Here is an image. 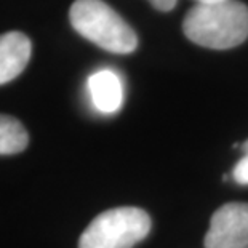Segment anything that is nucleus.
I'll use <instances>...</instances> for the list:
<instances>
[{"label":"nucleus","mask_w":248,"mask_h":248,"mask_svg":"<svg viewBox=\"0 0 248 248\" xmlns=\"http://www.w3.org/2000/svg\"><path fill=\"white\" fill-rule=\"evenodd\" d=\"M183 31L189 40L205 48H234L248 37V8L239 0L197 3L184 18Z\"/></svg>","instance_id":"1"},{"label":"nucleus","mask_w":248,"mask_h":248,"mask_svg":"<svg viewBox=\"0 0 248 248\" xmlns=\"http://www.w3.org/2000/svg\"><path fill=\"white\" fill-rule=\"evenodd\" d=\"M72 28L87 40L115 55L133 53L138 37L131 26L103 0H76L69 10Z\"/></svg>","instance_id":"2"},{"label":"nucleus","mask_w":248,"mask_h":248,"mask_svg":"<svg viewBox=\"0 0 248 248\" xmlns=\"http://www.w3.org/2000/svg\"><path fill=\"white\" fill-rule=\"evenodd\" d=\"M151 231V218L136 207L110 208L98 215L78 240V248H133Z\"/></svg>","instance_id":"3"},{"label":"nucleus","mask_w":248,"mask_h":248,"mask_svg":"<svg viewBox=\"0 0 248 248\" xmlns=\"http://www.w3.org/2000/svg\"><path fill=\"white\" fill-rule=\"evenodd\" d=\"M205 248H248V203H226L216 210Z\"/></svg>","instance_id":"4"},{"label":"nucleus","mask_w":248,"mask_h":248,"mask_svg":"<svg viewBox=\"0 0 248 248\" xmlns=\"http://www.w3.org/2000/svg\"><path fill=\"white\" fill-rule=\"evenodd\" d=\"M32 53L29 37L10 31L0 35V85L16 78L28 66Z\"/></svg>","instance_id":"5"},{"label":"nucleus","mask_w":248,"mask_h":248,"mask_svg":"<svg viewBox=\"0 0 248 248\" xmlns=\"http://www.w3.org/2000/svg\"><path fill=\"white\" fill-rule=\"evenodd\" d=\"M90 96L99 112L114 114L122 108L124 87L120 77L114 71L103 69L94 72L88 80Z\"/></svg>","instance_id":"6"},{"label":"nucleus","mask_w":248,"mask_h":248,"mask_svg":"<svg viewBox=\"0 0 248 248\" xmlns=\"http://www.w3.org/2000/svg\"><path fill=\"white\" fill-rule=\"evenodd\" d=\"M29 135L18 119L0 114V155H12L24 151Z\"/></svg>","instance_id":"7"},{"label":"nucleus","mask_w":248,"mask_h":248,"mask_svg":"<svg viewBox=\"0 0 248 248\" xmlns=\"http://www.w3.org/2000/svg\"><path fill=\"white\" fill-rule=\"evenodd\" d=\"M232 176L239 184H248V152H245V155L242 157L240 162L237 163L232 170Z\"/></svg>","instance_id":"8"},{"label":"nucleus","mask_w":248,"mask_h":248,"mask_svg":"<svg viewBox=\"0 0 248 248\" xmlns=\"http://www.w3.org/2000/svg\"><path fill=\"white\" fill-rule=\"evenodd\" d=\"M149 2L159 12H171L176 5V0H149Z\"/></svg>","instance_id":"9"},{"label":"nucleus","mask_w":248,"mask_h":248,"mask_svg":"<svg viewBox=\"0 0 248 248\" xmlns=\"http://www.w3.org/2000/svg\"><path fill=\"white\" fill-rule=\"evenodd\" d=\"M215 2H223V0H197V3H215Z\"/></svg>","instance_id":"10"}]
</instances>
